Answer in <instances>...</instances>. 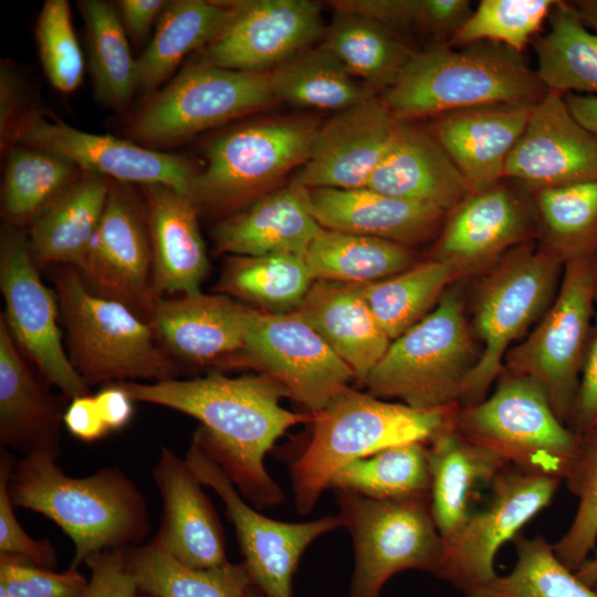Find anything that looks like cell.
I'll return each mask as SVG.
<instances>
[{
	"mask_svg": "<svg viewBox=\"0 0 597 597\" xmlns=\"http://www.w3.org/2000/svg\"><path fill=\"white\" fill-rule=\"evenodd\" d=\"M415 51L380 97L398 122L481 105L536 104L548 92L521 53L496 42Z\"/></svg>",
	"mask_w": 597,
	"mask_h": 597,
	"instance_id": "cell-3",
	"label": "cell"
},
{
	"mask_svg": "<svg viewBox=\"0 0 597 597\" xmlns=\"http://www.w3.org/2000/svg\"><path fill=\"white\" fill-rule=\"evenodd\" d=\"M314 280L304 256L266 254L232 255L222 271L219 291L237 296L261 311H296Z\"/></svg>",
	"mask_w": 597,
	"mask_h": 597,
	"instance_id": "cell-42",
	"label": "cell"
},
{
	"mask_svg": "<svg viewBox=\"0 0 597 597\" xmlns=\"http://www.w3.org/2000/svg\"><path fill=\"white\" fill-rule=\"evenodd\" d=\"M269 76L277 102L300 107L339 112L376 94L323 42L297 53L269 72Z\"/></svg>",
	"mask_w": 597,
	"mask_h": 597,
	"instance_id": "cell-36",
	"label": "cell"
},
{
	"mask_svg": "<svg viewBox=\"0 0 597 597\" xmlns=\"http://www.w3.org/2000/svg\"><path fill=\"white\" fill-rule=\"evenodd\" d=\"M42 67L54 88L72 93L84 74L83 54L75 36L66 0H46L36 23Z\"/></svg>",
	"mask_w": 597,
	"mask_h": 597,
	"instance_id": "cell-49",
	"label": "cell"
},
{
	"mask_svg": "<svg viewBox=\"0 0 597 597\" xmlns=\"http://www.w3.org/2000/svg\"><path fill=\"white\" fill-rule=\"evenodd\" d=\"M577 577L585 584L595 587L597 584V556L588 558L576 572Z\"/></svg>",
	"mask_w": 597,
	"mask_h": 597,
	"instance_id": "cell-61",
	"label": "cell"
},
{
	"mask_svg": "<svg viewBox=\"0 0 597 597\" xmlns=\"http://www.w3.org/2000/svg\"><path fill=\"white\" fill-rule=\"evenodd\" d=\"M296 312L324 337L363 384L391 343L358 284L314 281Z\"/></svg>",
	"mask_w": 597,
	"mask_h": 597,
	"instance_id": "cell-31",
	"label": "cell"
},
{
	"mask_svg": "<svg viewBox=\"0 0 597 597\" xmlns=\"http://www.w3.org/2000/svg\"><path fill=\"white\" fill-rule=\"evenodd\" d=\"M564 98L573 116L597 135V96L569 93Z\"/></svg>",
	"mask_w": 597,
	"mask_h": 597,
	"instance_id": "cell-59",
	"label": "cell"
},
{
	"mask_svg": "<svg viewBox=\"0 0 597 597\" xmlns=\"http://www.w3.org/2000/svg\"><path fill=\"white\" fill-rule=\"evenodd\" d=\"M534 104L498 103L437 116L431 129L471 193L504 178L509 155L521 137Z\"/></svg>",
	"mask_w": 597,
	"mask_h": 597,
	"instance_id": "cell-23",
	"label": "cell"
},
{
	"mask_svg": "<svg viewBox=\"0 0 597 597\" xmlns=\"http://www.w3.org/2000/svg\"><path fill=\"white\" fill-rule=\"evenodd\" d=\"M428 443L392 446L349 462L331 479V490H344L374 500L430 498Z\"/></svg>",
	"mask_w": 597,
	"mask_h": 597,
	"instance_id": "cell-41",
	"label": "cell"
},
{
	"mask_svg": "<svg viewBox=\"0 0 597 597\" xmlns=\"http://www.w3.org/2000/svg\"><path fill=\"white\" fill-rule=\"evenodd\" d=\"M14 462L7 449L0 455V555L22 558L41 568L50 569L56 554L48 540L38 541L29 536L19 524L9 493V478Z\"/></svg>",
	"mask_w": 597,
	"mask_h": 597,
	"instance_id": "cell-51",
	"label": "cell"
},
{
	"mask_svg": "<svg viewBox=\"0 0 597 597\" xmlns=\"http://www.w3.org/2000/svg\"><path fill=\"white\" fill-rule=\"evenodd\" d=\"M458 407L419 409L343 388L313 415L311 439L290 465L297 512L308 514L333 475L349 462L392 446L429 443L454 426Z\"/></svg>",
	"mask_w": 597,
	"mask_h": 597,
	"instance_id": "cell-4",
	"label": "cell"
},
{
	"mask_svg": "<svg viewBox=\"0 0 597 597\" xmlns=\"http://www.w3.org/2000/svg\"><path fill=\"white\" fill-rule=\"evenodd\" d=\"M565 258L551 245L522 243L482 281L474 305V327L483 348L459 406L476 404L503 373L512 342L543 314L556 295Z\"/></svg>",
	"mask_w": 597,
	"mask_h": 597,
	"instance_id": "cell-9",
	"label": "cell"
},
{
	"mask_svg": "<svg viewBox=\"0 0 597 597\" xmlns=\"http://www.w3.org/2000/svg\"><path fill=\"white\" fill-rule=\"evenodd\" d=\"M87 52L94 91L111 108L122 112L137 90V67L126 31L114 6L104 0H82Z\"/></svg>",
	"mask_w": 597,
	"mask_h": 597,
	"instance_id": "cell-43",
	"label": "cell"
},
{
	"mask_svg": "<svg viewBox=\"0 0 597 597\" xmlns=\"http://www.w3.org/2000/svg\"><path fill=\"white\" fill-rule=\"evenodd\" d=\"M399 122L376 96L336 112L320 126L294 181L307 189L365 188Z\"/></svg>",
	"mask_w": 597,
	"mask_h": 597,
	"instance_id": "cell-21",
	"label": "cell"
},
{
	"mask_svg": "<svg viewBox=\"0 0 597 597\" xmlns=\"http://www.w3.org/2000/svg\"><path fill=\"white\" fill-rule=\"evenodd\" d=\"M153 479L161 496L163 516L151 541L189 567L205 569L227 564L220 520L186 459L161 447Z\"/></svg>",
	"mask_w": 597,
	"mask_h": 597,
	"instance_id": "cell-22",
	"label": "cell"
},
{
	"mask_svg": "<svg viewBox=\"0 0 597 597\" xmlns=\"http://www.w3.org/2000/svg\"><path fill=\"white\" fill-rule=\"evenodd\" d=\"M234 13V1H168L155 34L136 60L137 88H157L186 55L211 43Z\"/></svg>",
	"mask_w": 597,
	"mask_h": 597,
	"instance_id": "cell-34",
	"label": "cell"
},
{
	"mask_svg": "<svg viewBox=\"0 0 597 597\" xmlns=\"http://www.w3.org/2000/svg\"><path fill=\"white\" fill-rule=\"evenodd\" d=\"M516 562L506 575L464 593L465 597H597L556 556L553 544L541 535H516Z\"/></svg>",
	"mask_w": 597,
	"mask_h": 597,
	"instance_id": "cell-45",
	"label": "cell"
},
{
	"mask_svg": "<svg viewBox=\"0 0 597 597\" xmlns=\"http://www.w3.org/2000/svg\"><path fill=\"white\" fill-rule=\"evenodd\" d=\"M53 282L69 359L87 386L176 378V365L156 345L149 323L122 303L91 292L74 266L60 265Z\"/></svg>",
	"mask_w": 597,
	"mask_h": 597,
	"instance_id": "cell-5",
	"label": "cell"
},
{
	"mask_svg": "<svg viewBox=\"0 0 597 597\" xmlns=\"http://www.w3.org/2000/svg\"><path fill=\"white\" fill-rule=\"evenodd\" d=\"M312 211L324 229L411 245L429 239L446 211L370 188L310 189Z\"/></svg>",
	"mask_w": 597,
	"mask_h": 597,
	"instance_id": "cell-29",
	"label": "cell"
},
{
	"mask_svg": "<svg viewBox=\"0 0 597 597\" xmlns=\"http://www.w3.org/2000/svg\"><path fill=\"white\" fill-rule=\"evenodd\" d=\"M333 491L354 547L348 597H380L385 584L407 569L438 575L444 542L432 516L430 498L374 500L350 491Z\"/></svg>",
	"mask_w": 597,
	"mask_h": 597,
	"instance_id": "cell-10",
	"label": "cell"
},
{
	"mask_svg": "<svg viewBox=\"0 0 597 597\" xmlns=\"http://www.w3.org/2000/svg\"><path fill=\"white\" fill-rule=\"evenodd\" d=\"M322 229L312 211L310 189L292 180L221 220L213 230V239L218 251L231 255L305 258Z\"/></svg>",
	"mask_w": 597,
	"mask_h": 597,
	"instance_id": "cell-25",
	"label": "cell"
},
{
	"mask_svg": "<svg viewBox=\"0 0 597 597\" xmlns=\"http://www.w3.org/2000/svg\"><path fill=\"white\" fill-rule=\"evenodd\" d=\"M564 481L578 504L570 525L553 548L559 561L576 572L597 543V433L580 437L577 458Z\"/></svg>",
	"mask_w": 597,
	"mask_h": 597,
	"instance_id": "cell-48",
	"label": "cell"
},
{
	"mask_svg": "<svg viewBox=\"0 0 597 597\" xmlns=\"http://www.w3.org/2000/svg\"><path fill=\"white\" fill-rule=\"evenodd\" d=\"M85 564L91 570L85 597H136L137 587L130 574L125 551H105L90 557Z\"/></svg>",
	"mask_w": 597,
	"mask_h": 597,
	"instance_id": "cell-53",
	"label": "cell"
},
{
	"mask_svg": "<svg viewBox=\"0 0 597 597\" xmlns=\"http://www.w3.org/2000/svg\"><path fill=\"white\" fill-rule=\"evenodd\" d=\"M536 203L551 247L565 260L597 254V179L541 189Z\"/></svg>",
	"mask_w": 597,
	"mask_h": 597,
	"instance_id": "cell-46",
	"label": "cell"
},
{
	"mask_svg": "<svg viewBox=\"0 0 597 597\" xmlns=\"http://www.w3.org/2000/svg\"><path fill=\"white\" fill-rule=\"evenodd\" d=\"M117 384L135 401L199 420L216 458L253 506L283 503L284 492L266 471L265 455L287 429L312 422L313 415L283 408L280 401L287 395L276 381L263 374L230 378L214 371L193 379Z\"/></svg>",
	"mask_w": 597,
	"mask_h": 597,
	"instance_id": "cell-1",
	"label": "cell"
},
{
	"mask_svg": "<svg viewBox=\"0 0 597 597\" xmlns=\"http://www.w3.org/2000/svg\"><path fill=\"white\" fill-rule=\"evenodd\" d=\"M20 83L12 67L1 63L0 73V139L1 148L9 149L18 124L23 117L20 114Z\"/></svg>",
	"mask_w": 597,
	"mask_h": 597,
	"instance_id": "cell-56",
	"label": "cell"
},
{
	"mask_svg": "<svg viewBox=\"0 0 597 597\" xmlns=\"http://www.w3.org/2000/svg\"><path fill=\"white\" fill-rule=\"evenodd\" d=\"M335 11L354 13L392 31L426 29L425 0H335Z\"/></svg>",
	"mask_w": 597,
	"mask_h": 597,
	"instance_id": "cell-52",
	"label": "cell"
},
{
	"mask_svg": "<svg viewBox=\"0 0 597 597\" xmlns=\"http://www.w3.org/2000/svg\"><path fill=\"white\" fill-rule=\"evenodd\" d=\"M64 412L22 360L0 316V443L23 457L57 461Z\"/></svg>",
	"mask_w": 597,
	"mask_h": 597,
	"instance_id": "cell-30",
	"label": "cell"
},
{
	"mask_svg": "<svg viewBox=\"0 0 597 597\" xmlns=\"http://www.w3.org/2000/svg\"><path fill=\"white\" fill-rule=\"evenodd\" d=\"M243 364L276 381L308 413H316L355 378L324 337L296 311L250 307Z\"/></svg>",
	"mask_w": 597,
	"mask_h": 597,
	"instance_id": "cell-14",
	"label": "cell"
},
{
	"mask_svg": "<svg viewBox=\"0 0 597 597\" xmlns=\"http://www.w3.org/2000/svg\"><path fill=\"white\" fill-rule=\"evenodd\" d=\"M321 11L311 0L234 1L232 18L200 57L229 70L271 72L324 36Z\"/></svg>",
	"mask_w": 597,
	"mask_h": 597,
	"instance_id": "cell-19",
	"label": "cell"
},
{
	"mask_svg": "<svg viewBox=\"0 0 597 597\" xmlns=\"http://www.w3.org/2000/svg\"><path fill=\"white\" fill-rule=\"evenodd\" d=\"M323 43L375 92L389 88L415 52L395 31L343 11H335Z\"/></svg>",
	"mask_w": 597,
	"mask_h": 597,
	"instance_id": "cell-39",
	"label": "cell"
},
{
	"mask_svg": "<svg viewBox=\"0 0 597 597\" xmlns=\"http://www.w3.org/2000/svg\"><path fill=\"white\" fill-rule=\"evenodd\" d=\"M29 240L10 223L1 230L0 289L6 304L8 331L46 380L71 400L88 396L90 389L72 366L62 344L60 310L55 292L42 282Z\"/></svg>",
	"mask_w": 597,
	"mask_h": 597,
	"instance_id": "cell-15",
	"label": "cell"
},
{
	"mask_svg": "<svg viewBox=\"0 0 597 597\" xmlns=\"http://www.w3.org/2000/svg\"><path fill=\"white\" fill-rule=\"evenodd\" d=\"M145 210L128 184L111 180L91 248L76 269L94 294L122 303L150 324L160 298L154 289L153 252Z\"/></svg>",
	"mask_w": 597,
	"mask_h": 597,
	"instance_id": "cell-17",
	"label": "cell"
},
{
	"mask_svg": "<svg viewBox=\"0 0 597 597\" xmlns=\"http://www.w3.org/2000/svg\"><path fill=\"white\" fill-rule=\"evenodd\" d=\"M458 275L455 265L436 259L358 286L377 322L394 341L437 306Z\"/></svg>",
	"mask_w": 597,
	"mask_h": 597,
	"instance_id": "cell-40",
	"label": "cell"
},
{
	"mask_svg": "<svg viewBox=\"0 0 597 597\" xmlns=\"http://www.w3.org/2000/svg\"><path fill=\"white\" fill-rule=\"evenodd\" d=\"M275 103L269 72L229 70L198 57L146 103L130 135L144 145L174 144Z\"/></svg>",
	"mask_w": 597,
	"mask_h": 597,
	"instance_id": "cell-12",
	"label": "cell"
},
{
	"mask_svg": "<svg viewBox=\"0 0 597 597\" xmlns=\"http://www.w3.org/2000/svg\"><path fill=\"white\" fill-rule=\"evenodd\" d=\"M168 1L121 0L117 8L123 27L135 41H142L149 32L155 19L161 14Z\"/></svg>",
	"mask_w": 597,
	"mask_h": 597,
	"instance_id": "cell-57",
	"label": "cell"
},
{
	"mask_svg": "<svg viewBox=\"0 0 597 597\" xmlns=\"http://www.w3.org/2000/svg\"><path fill=\"white\" fill-rule=\"evenodd\" d=\"M142 189L156 294L163 297L199 293L209 261L197 206L189 195L167 186H142Z\"/></svg>",
	"mask_w": 597,
	"mask_h": 597,
	"instance_id": "cell-27",
	"label": "cell"
},
{
	"mask_svg": "<svg viewBox=\"0 0 597 597\" xmlns=\"http://www.w3.org/2000/svg\"><path fill=\"white\" fill-rule=\"evenodd\" d=\"M307 117L249 123L212 140L206 165L196 171L190 197L211 212H230L270 192L307 160L320 128Z\"/></svg>",
	"mask_w": 597,
	"mask_h": 597,
	"instance_id": "cell-8",
	"label": "cell"
},
{
	"mask_svg": "<svg viewBox=\"0 0 597 597\" xmlns=\"http://www.w3.org/2000/svg\"><path fill=\"white\" fill-rule=\"evenodd\" d=\"M366 188L443 211L470 193L463 176L432 132L399 122L390 145Z\"/></svg>",
	"mask_w": 597,
	"mask_h": 597,
	"instance_id": "cell-26",
	"label": "cell"
},
{
	"mask_svg": "<svg viewBox=\"0 0 597 597\" xmlns=\"http://www.w3.org/2000/svg\"><path fill=\"white\" fill-rule=\"evenodd\" d=\"M504 178L536 191L597 179V135L570 113L564 95L547 92L534 104L507 157Z\"/></svg>",
	"mask_w": 597,
	"mask_h": 597,
	"instance_id": "cell-20",
	"label": "cell"
},
{
	"mask_svg": "<svg viewBox=\"0 0 597 597\" xmlns=\"http://www.w3.org/2000/svg\"><path fill=\"white\" fill-rule=\"evenodd\" d=\"M0 597H14L6 588L0 586Z\"/></svg>",
	"mask_w": 597,
	"mask_h": 597,
	"instance_id": "cell-63",
	"label": "cell"
},
{
	"mask_svg": "<svg viewBox=\"0 0 597 597\" xmlns=\"http://www.w3.org/2000/svg\"><path fill=\"white\" fill-rule=\"evenodd\" d=\"M250 307L201 292L160 297L150 325L176 356L195 364L241 359Z\"/></svg>",
	"mask_w": 597,
	"mask_h": 597,
	"instance_id": "cell-24",
	"label": "cell"
},
{
	"mask_svg": "<svg viewBox=\"0 0 597 597\" xmlns=\"http://www.w3.org/2000/svg\"><path fill=\"white\" fill-rule=\"evenodd\" d=\"M594 588H595V589H596V591H597V584L595 585V587H594Z\"/></svg>",
	"mask_w": 597,
	"mask_h": 597,
	"instance_id": "cell-64",
	"label": "cell"
},
{
	"mask_svg": "<svg viewBox=\"0 0 597 597\" xmlns=\"http://www.w3.org/2000/svg\"><path fill=\"white\" fill-rule=\"evenodd\" d=\"M528 230L530 218L523 201L500 181L470 193L452 209L437 259L452 263L461 273L522 242Z\"/></svg>",
	"mask_w": 597,
	"mask_h": 597,
	"instance_id": "cell-28",
	"label": "cell"
},
{
	"mask_svg": "<svg viewBox=\"0 0 597 597\" xmlns=\"http://www.w3.org/2000/svg\"><path fill=\"white\" fill-rule=\"evenodd\" d=\"M568 428L579 437L597 433V327L585 355Z\"/></svg>",
	"mask_w": 597,
	"mask_h": 597,
	"instance_id": "cell-54",
	"label": "cell"
},
{
	"mask_svg": "<svg viewBox=\"0 0 597 597\" xmlns=\"http://www.w3.org/2000/svg\"><path fill=\"white\" fill-rule=\"evenodd\" d=\"M597 298V254L565 260L555 295L538 325L507 350V373L536 381L564 423L575 405L580 373L591 337Z\"/></svg>",
	"mask_w": 597,
	"mask_h": 597,
	"instance_id": "cell-11",
	"label": "cell"
},
{
	"mask_svg": "<svg viewBox=\"0 0 597 597\" xmlns=\"http://www.w3.org/2000/svg\"><path fill=\"white\" fill-rule=\"evenodd\" d=\"M454 429L509 467L561 481L580 446V437L559 420L544 389L510 373L500 377L491 396L458 407Z\"/></svg>",
	"mask_w": 597,
	"mask_h": 597,
	"instance_id": "cell-7",
	"label": "cell"
},
{
	"mask_svg": "<svg viewBox=\"0 0 597 597\" xmlns=\"http://www.w3.org/2000/svg\"><path fill=\"white\" fill-rule=\"evenodd\" d=\"M584 24L597 34V0L570 1Z\"/></svg>",
	"mask_w": 597,
	"mask_h": 597,
	"instance_id": "cell-60",
	"label": "cell"
},
{
	"mask_svg": "<svg viewBox=\"0 0 597 597\" xmlns=\"http://www.w3.org/2000/svg\"><path fill=\"white\" fill-rule=\"evenodd\" d=\"M82 172L69 158L27 146L11 147L2 186V212L10 224L22 227L57 198Z\"/></svg>",
	"mask_w": 597,
	"mask_h": 597,
	"instance_id": "cell-44",
	"label": "cell"
},
{
	"mask_svg": "<svg viewBox=\"0 0 597 597\" xmlns=\"http://www.w3.org/2000/svg\"><path fill=\"white\" fill-rule=\"evenodd\" d=\"M13 143L62 155L82 171L114 181L161 185L189 196L197 171L186 157L157 151L109 135L82 132L59 118H49L39 113L23 115Z\"/></svg>",
	"mask_w": 597,
	"mask_h": 597,
	"instance_id": "cell-18",
	"label": "cell"
},
{
	"mask_svg": "<svg viewBox=\"0 0 597 597\" xmlns=\"http://www.w3.org/2000/svg\"><path fill=\"white\" fill-rule=\"evenodd\" d=\"M242 597H262L259 590L252 585Z\"/></svg>",
	"mask_w": 597,
	"mask_h": 597,
	"instance_id": "cell-62",
	"label": "cell"
},
{
	"mask_svg": "<svg viewBox=\"0 0 597 597\" xmlns=\"http://www.w3.org/2000/svg\"><path fill=\"white\" fill-rule=\"evenodd\" d=\"M8 486L14 506L46 516L71 538V568L105 551L139 546L150 532L145 496L117 467L72 478L50 457H22Z\"/></svg>",
	"mask_w": 597,
	"mask_h": 597,
	"instance_id": "cell-2",
	"label": "cell"
},
{
	"mask_svg": "<svg viewBox=\"0 0 597 597\" xmlns=\"http://www.w3.org/2000/svg\"><path fill=\"white\" fill-rule=\"evenodd\" d=\"M430 504L438 531L447 542L472 515L476 490L490 484L509 465L495 453L447 429L428 443Z\"/></svg>",
	"mask_w": 597,
	"mask_h": 597,
	"instance_id": "cell-33",
	"label": "cell"
},
{
	"mask_svg": "<svg viewBox=\"0 0 597 597\" xmlns=\"http://www.w3.org/2000/svg\"><path fill=\"white\" fill-rule=\"evenodd\" d=\"M185 459L201 483L221 499L252 585L262 597H292L293 576L302 554L320 536L343 527L339 515L289 523L261 514L245 502L210 449L201 427Z\"/></svg>",
	"mask_w": 597,
	"mask_h": 597,
	"instance_id": "cell-13",
	"label": "cell"
},
{
	"mask_svg": "<svg viewBox=\"0 0 597 597\" xmlns=\"http://www.w3.org/2000/svg\"><path fill=\"white\" fill-rule=\"evenodd\" d=\"M556 1L482 0L447 43L452 46H463L474 42L490 41L521 53L537 35Z\"/></svg>",
	"mask_w": 597,
	"mask_h": 597,
	"instance_id": "cell-47",
	"label": "cell"
},
{
	"mask_svg": "<svg viewBox=\"0 0 597 597\" xmlns=\"http://www.w3.org/2000/svg\"><path fill=\"white\" fill-rule=\"evenodd\" d=\"M547 20L548 31L533 40L541 82L561 95L597 96V34L572 2L557 0Z\"/></svg>",
	"mask_w": 597,
	"mask_h": 597,
	"instance_id": "cell-35",
	"label": "cell"
},
{
	"mask_svg": "<svg viewBox=\"0 0 597 597\" xmlns=\"http://www.w3.org/2000/svg\"><path fill=\"white\" fill-rule=\"evenodd\" d=\"M478 359L462 303L446 292L426 317L391 341L364 385L375 397L413 408L459 405Z\"/></svg>",
	"mask_w": 597,
	"mask_h": 597,
	"instance_id": "cell-6",
	"label": "cell"
},
{
	"mask_svg": "<svg viewBox=\"0 0 597 597\" xmlns=\"http://www.w3.org/2000/svg\"><path fill=\"white\" fill-rule=\"evenodd\" d=\"M305 260L314 281L364 284L409 269L413 253L394 241L323 228Z\"/></svg>",
	"mask_w": 597,
	"mask_h": 597,
	"instance_id": "cell-38",
	"label": "cell"
},
{
	"mask_svg": "<svg viewBox=\"0 0 597 597\" xmlns=\"http://www.w3.org/2000/svg\"><path fill=\"white\" fill-rule=\"evenodd\" d=\"M101 417L111 430L125 427L134 412L133 399L117 383L104 387L94 396Z\"/></svg>",
	"mask_w": 597,
	"mask_h": 597,
	"instance_id": "cell-58",
	"label": "cell"
},
{
	"mask_svg": "<svg viewBox=\"0 0 597 597\" xmlns=\"http://www.w3.org/2000/svg\"><path fill=\"white\" fill-rule=\"evenodd\" d=\"M111 179L87 171L55 198L30 224L29 247L36 268L71 265L85 259L102 219Z\"/></svg>",
	"mask_w": 597,
	"mask_h": 597,
	"instance_id": "cell-32",
	"label": "cell"
},
{
	"mask_svg": "<svg viewBox=\"0 0 597 597\" xmlns=\"http://www.w3.org/2000/svg\"><path fill=\"white\" fill-rule=\"evenodd\" d=\"M63 422L74 437L86 442L100 440L109 432L91 395L72 399Z\"/></svg>",
	"mask_w": 597,
	"mask_h": 597,
	"instance_id": "cell-55",
	"label": "cell"
},
{
	"mask_svg": "<svg viewBox=\"0 0 597 597\" xmlns=\"http://www.w3.org/2000/svg\"><path fill=\"white\" fill-rule=\"evenodd\" d=\"M561 482L512 467L501 471L491 483L488 506L472 513L460 532L444 542L437 577L463 594L495 578L499 549L549 505Z\"/></svg>",
	"mask_w": 597,
	"mask_h": 597,
	"instance_id": "cell-16",
	"label": "cell"
},
{
	"mask_svg": "<svg viewBox=\"0 0 597 597\" xmlns=\"http://www.w3.org/2000/svg\"><path fill=\"white\" fill-rule=\"evenodd\" d=\"M125 559L136 583V597H242L252 586L243 562L193 568L153 541L126 549Z\"/></svg>",
	"mask_w": 597,
	"mask_h": 597,
	"instance_id": "cell-37",
	"label": "cell"
},
{
	"mask_svg": "<svg viewBox=\"0 0 597 597\" xmlns=\"http://www.w3.org/2000/svg\"><path fill=\"white\" fill-rule=\"evenodd\" d=\"M0 586L14 597H85L88 580L77 568L53 573L22 558L0 555Z\"/></svg>",
	"mask_w": 597,
	"mask_h": 597,
	"instance_id": "cell-50",
	"label": "cell"
}]
</instances>
